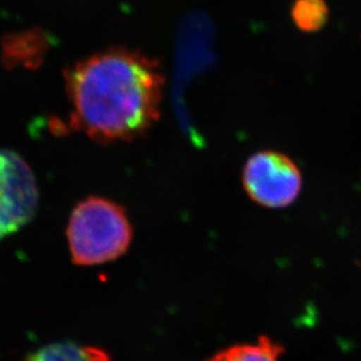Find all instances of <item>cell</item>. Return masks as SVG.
<instances>
[{"mask_svg": "<svg viewBox=\"0 0 361 361\" xmlns=\"http://www.w3.org/2000/svg\"><path fill=\"white\" fill-rule=\"evenodd\" d=\"M133 235L126 209L102 197H89L76 204L67 227L73 262L82 267L120 259L129 249Z\"/></svg>", "mask_w": 361, "mask_h": 361, "instance_id": "7a4b0ae2", "label": "cell"}, {"mask_svg": "<svg viewBox=\"0 0 361 361\" xmlns=\"http://www.w3.org/2000/svg\"><path fill=\"white\" fill-rule=\"evenodd\" d=\"M46 39L44 35L30 32L25 35L8 37L4 44V55L7 63H38L46 49Z\"/></svg>", "mask_w": 361, "mask_h": 361, "instance_id": "52a82bcc", "label": "cell"}, {"mask_svg": "<svg viewBox=\"0 0 361 361\" xmlns=\"http://www.w3.org/2000/svg\"><path fill=\"white\" fill-rule=\"evenodd\" d=\"M291 17L300 31L314 33L326 24L329 8L325 0H295Z\"/></svg>", "mask_w": 361, "mask_h": 361, "instance_id": "ba28073f", "label": "cell"}, {"mask_svg": "<svg viewBox=\"0 0 361 361\" xmlns=\"http://www.w3.org/2000/svg\"><path fill=\"white\" fill-rule=\"evenodd\" d=\"M282 346L268 337H259L252 344L234 345L219 352L207 361H280Z\"/></svg>", "mask_w": 361, "mask_h": 361, "instance_id": "8992f818", "label": "cell"}, {"mask_svg": "<svg viewBox=\"0 0 361 361\" xmlns=\"http://www.w3.org/2000/svg\"><path fill=\"white\" fill-rule=\"evenodd\" d=\"M242 183L249 198L273 209L293 204L303 184L296 164L276 151L252 154L243 167Z\"/></svg>", "mask_w": 361, "mask_h": 361, "instance_id": "3957f363", "label": "cell"}, {"mask_svg": "<svg viewBox=\"0 0 361 361\" xmlns=\"http://www.w3.org/2000/svg\"><path fill=\"white\" fill-rule=\"evenodd\" d=\"M26 361H110V355L102 348L61 341L42 346Z\"/></svg>", "mask_w": 361, "mask_h": 361, "instance_id": "5b68a950", "label": "cell"}, {"mask_svg": "<svg viewBox=\"0 0 361 361\" xmlns=\"http://www.w3.org/2000/svg\"><path fill=\"white\" fill-rule=\"evenodd\" d=\"M71 126L99 143L135 140L159 117L164 76L140 51L110 48L65 74Z\"/></svg>", "mask_w": 361, "mask_h": 361, "instance_id": "6da1fadb", "label": "cell"}, {"mask_svg": "<svg viewBox=\"0 0 361 361\" xmlns=\"http://www.w3.org/2000/svg\"><path fill=\"white\" fill-rule=\"evenodd\" d=\"M35 176L24 158L0 149V241L27 225L38 211Z\"/></svg>", "mask_w": 361, "mask_h": 361, "instance_id": "277c9868", "label": "cell"}]
</instances>
